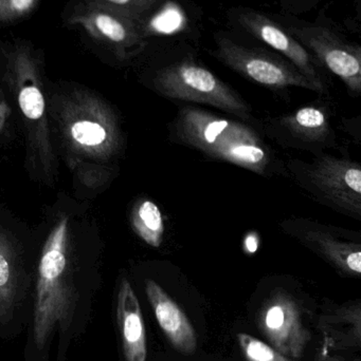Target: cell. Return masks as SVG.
I'll return each instance as SVG.
<instances>
[{
    "label": "cell",
    "mask_w": 361,
    "mask_h": 361,
    "mask_svg": "<svg viewBox=\"0 0 361 361\" xmlns=\"http://www.w3.org/2000/svg\"><path fill=\"white\" fill-rule=\"evenodd\" d=\"M170 137L207 158L258 176L288 175L285 163L249 123L225 118L196 106H182L170 126Z\"/></svg>",
    "instance_id": "cell-1"
},
{
    "label": "cell",
    "mask_w": 361,
    "mask_h": 361,
    "mask_svg": "<svg viewBox=\"0 0 361 361\" xmlns=\"http://www.w3.org/2000/svg\"><path fill=\"white\" fill-rule=\"evenodd\" d=\"M150 70V87L165 99L211 106L252 124L251 106L230 85L208 69L184 44L162 48Z\"/></svg>",
    "instance_id": "cell-2"
},
{
    "label": "cell",
    "mask_w": 361,
    "mask_h": 361,
    "mask_svg": "<svg viewBox=\"0 0 361 361\" xmlns=\"http://www.w3.org/2000/svg\"><path fill=\"white\" fill-rule=\"evenodd\" d=\"M68 256L69 220L63 218L49 233L38 265L33 339L40 350L71 320L76 295Z\"/></svg>",
    "instance_id": "cell-3"
},
{
    "label": "cell",
    "mask_w": 361,
    "mask_h": 361,
    "mask_svg": "<svg viewBox=\"0 0 361 361\" xmlns=\"http://www.w3.org/2000/svg\"><path fill=\"white\" fill-rule=\"evenodd\" d=\"M285 167L288 175L312 199L361 222L360 162L322 152L314 156L311 162L290 159Z\"/></svg>",
    "instance_id": "cell-4"
},
{
    "label": "cell",
    "mask_w": 361,
    "mask_h": 361,
    "mask_svg": "<svg viewBox=\"0 0 361 361\" xmlns=\"http://www.w3.org/2000/svg\"><path fill=\"white\" fill-rule=\"evenodd\" d=\"M322 66L334 74L353 97L361 94V47L350 39L330 18L320 16L315 21L290 15H273Z\"/></svg>",
    "instance_id": "cell-5"
},
{
    "label": "cell",
    "mask_w": 361,
    "mask_h": 361,
    "mask_svg": "<svg viewBox=\"0 0 361 361\" xmlns=\"http://www.w3.org/2000/svg\"><path fill=\"white\" fill-rule=\"evenodd\" d=\"M214 44L215 48L208 52L249 82L275 93L301 88L324 95L321 89L305 78L288 59L271 49L239 44L223 31L214 33Z\"/></svg>",
    "instance_id": "cell-6"
},
{
    "label": "cell",
    "mask_w": 361,
    "mask_h": 361,
    "mask_svg": "<svg viewBox=\"0 0 361 361\" xmlns=\"http://www.w3.org/2000/svg\"><path fill=\"white\" fill-rule=\"evenodd\" d=\"M68 23L82 27L119 59L139 55L146 50L150 37L148 23L143 19L93 0L78 4L68 16Z\"/></svg>",
    "instance_id": "cell-7"
},
{
    "label": "cell",
    "mask_w": 361,
    "mask_h": 361,
    "mask_svg": "<svg viewBox=\"0 0 361 361\" xmlns=\"http://www.w3.org/2000/svg\"><path fill=\"white\" fill-rule=\"evenodd\" d=\"M265 137L278 145L311 152L313 156L338 148V137L332 125V107L317 99L290 114L269 118L261 125Z\"/></svg>",
    "instance_id": "cell-8"
},
{
    "label": "cell",
    "mask_w": 361,
    "mask_h": 361,
    "mask_svg": "<svg viewBox=\"0 0 361 361\" xmlns=\"http://www.w3.org/2000/svg\"><path fill=\"white\" fill-rule=\"evenodd\" d=\"M227 18L233 27L285 57L305 78L319 87L324 95H330L328 72L273 15L246 6H237L227 11Z\"/></svg>",
    "instance_id": "cell-9"
},
{
    "label": "cell",
    "mask_w": 361,
    "mask_h": 361,
    "mask_svg": "<svg viewBox=\"0 0 361 361\" xmlns=\"http://www.w3.org/2000/svg\"><path fill=\"white\" fill-rule=\"evenodd\" d=\"M284 233L348 277L361 275V233L307 218L282 221Z\"/></svg>",
    "instance_id": "cell-10"
},
{
    "label": "cell",
    "mask_w": 361,
    "mask_h": 361,
    "mask_svg": "<svg viewBox=\"0 0 361 361\" xmlns=\"http://www.w3.org/2000/svg\"><path fill=\"white\" fill-rule=\"evenodd\" d=\"M66 130L70 142L86 154L108 158L119 149L120 129L108 108L86 92L74 93L68 104Z\"/></svg>",
    "instance_id": "cell-11"
},
{
    "label": "cell",
    "mask_w": 361,
    "mask_h": 361,
    "mask_svg": "<svg viewBox=\"0 0 361 361\" xmlns=\"http://www.w3.org/2000/svg\"><path fill=\"white\" fill-rule=\"evenodd\" d=\"M259 328L282 355L300 358L309 343V331L301 322L294 297L282 288L268 294L259 311Z\"/></svg>",
    "instance_id": "cell-12"
},
{
    "label": "cell",
    "mask_w": 361,
    "mask_h": 361,
    "mask_svg": "<svg viewBox=\"0 0 361 361\" xmlns=\"http://www.w3.org/2000/svg\"><path fill=\"white\" fill-rule=\"evenodd\" d=\"M6 75L16 89L19 108L32 128L42 131L46 103L38 78L37 59L27 42H18L4 49Z\"/></svg>",
    "instance_id": "cell-13"
},
{
    "label": "cell",
    "mask_w": 361,
    "mask_h": 361,
    "mask_svg": "<svg viewBox=\"0 0 361 361\" xmlns=\"http://www.w3.org/2000/svg\"><path fill=\"white\" fill-rule=\"evenodd\" d=\"M146 292L155 317L171 345L180 353L187 355L194 353L197 347L196 334L179 305L154 280H146Z\"/></svg>",
    "instance_id": "cell-14"
},
{
    "label": "cell",
    "mask_w": 361,
    "mask_h": 361,
    "mask_svg": "<svg viewBox=\"0 0 361 361\" xmlns=\"http://www.w3.org/2000/svg\"><path fill=\"white\" fill-rule=\"evenodd\" d=\"M117 317L126 361H146V334L143 316L135 290L123 279L118 293Z\"/></svg>",
    "instance_id": "cell-15"
},
{
    "label": "cell",
    "mask_w": 361,
    "mask_h": 361,
    "mask_svg": "<svg viewBox=\"0 0 361 361\" xmlns=\"http://www.w3.org/2000/svg\"><path fill=\"white\" fill-rule=\"evenodd\" d=\"M131 224L136 235L150 247L159 248L165 237V225L160 208L150 200L142 199L134 206Z\"/></svg>",
    "instance_id": "cell-16"
},
{
    "label": "cell",
    "mask_w": 361,
    "mask_h": 361,
    "mask_svg": "<svg viewBox=\"0 0 361 361\" xmlns=\"http://www.w3.org/2000/svg\"><path fill=\"white\" fill-rule=\"evenodd\" d=\"M17 276L10 245L0 235V322L12 319L17 298Z\"/></svg>",
    "instance_id": "cell-17"
},
{
    "label": "cell",
    "mask_w": 361,
    "mask_h": 361,
    "mask_svg": "<svg viewBox=\"0 0 361 361\" xmlns=\"http://www.w3.org/2000/svg\"><path fill=\"white\" fill-rule=\"evenodd\" d=\"M93 1L143 19L148 23L154 14L158 13L159 8H163L172 0H93Z\"/></svg>",
    "instance_id": "cell-18"
},
{
    "label": "cell",
    "mask_w": 361,
    "mask_h": 361,
    "mask_svg": "<svg viewBox=\"0 0 361 361\" xmlns=\"http://www.w3.org/2000/svg\"><path fill=\"white\" fill-rule=\"evenodd\" d=\"M237 339L241 349L250 361H292L256 337L241 333L237 335Z\"/></svg>",
    "instance_id": "cell-19"
},
{
    "label": "cell",
    "mask_w": 361,
    "mask_h": 361,
    "mask_svg": "<svg viewBox=\"0 0 361 361\" xmlns=\"http://www.w3.org/2000/svg\"><path fill=\"white\" fill-rule=\"evenodd\" d=\"M38 0H0V23H14L33 12Z\"/></svg>",
    "instance_id": "cell-20"
},
{
    "label": "cell",
    "mask_w": 361,
    "mask_h": 361,
    "mask_svg": "<svg viewBox=\"0 0 361 361\" xmlns=\"http://www.w3.org/2000/svg\"><path fill=\"white\" fill-rule=\"evenodd\" d=\"M324 0H279L281 13L290 16H298L314 10Z\"/></svg>",
    "instance_id": "cell-21"
},
{
    "label": "cell",
    "mask_w": 361,
    "mask_h": 361,
    "mask_svg": "<svg viewBox=\"0 0 361 361\" xmlns=\"http://www.w3.org/2000/svg\"><path fill=\"white\" fill-rule=\"evenodd\" d=\"M8 116V108L6 107V104L0 99V130L4 127V123H6V118Z\"/></svg>",
    "instance_id": "cell-22"
}]
</instances>
